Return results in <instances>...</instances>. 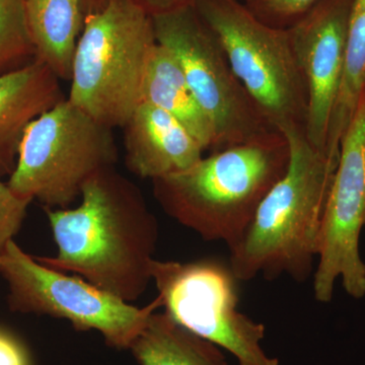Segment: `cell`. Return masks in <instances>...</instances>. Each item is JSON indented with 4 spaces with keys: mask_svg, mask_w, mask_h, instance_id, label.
I'll return each instance as SVG.
<instances>
[{
    "mask_svg": "<svg viewBox=\"0 0 365 365\" xmlns=\"http://www.w3.org/2000/svg\"><path fill=\"white\" fill-rule=\"evenodd\" d=\"M81 198L78 207L44 208L57 254L35 258L132 304L153 282L157 217L138 187L114 168L91 177Z\"/></svg>",
    "mask_w": 365,
    "mask_h": 365,
    "instance_id": "6da1fadb",
    "label": "cell"
},
{
    "mask_svg": "<svg viewBox=\"0 0 365 365\" xmlns=\"http://www.w3.org/2000/svg\"><path fill=\"white\" fill-rule=\"evenodd\" d=\"M282 133L289 143L287 172L262 200L242 237L228 247V266L237 280L287 275L304 282L318 259L327 199L340 155L314 148L304 129Z\"/></svg>",
    "mask_w": 365,
    "mask_h": 365,
    "instance_id": "7a4b0ae2",
    "label": "cell"
},
{
    "mask_svg": "<svg viewBox=\"0 0 365 365\" xmlns=\"http://www.w3.org/2000/svg\"><path fill=\"white\" fill-rule=\"evenodd\" d=\"M289 143L280 131L213 151L189 169L153 180L163 210L206 241L234 245L289 165Z\"/></svg>",
    "mask_w": 365,
    "mask_h": 365,
    "instance_id": "3957f363",
    "label": "cell"
},
{
    "mask_svg": "<svg viewBox=\"0 0 365 365\" xmlns=\"http://www.w3.org/2000/svg\"><path fill=\"white\" fill-rule=\"evenodd\" d=\"M157 44L151 14L139 0H103L85 16L67 98L98 123L122 128L143 103Z\"/></svg>",
    "mask_w": 365,
    "mask_h": 365,
    "instance_id": "277c9868",
    "label": "cell"
},
{
    "mask_svg": "<svg viewBox=\"0 0 365 365\" xmlns=\"http://www.w3.org/2000/svg\"><path fill=\"white\" fill-rule=\"evenodd\" d=\"M250 97L277 130L306 131L309 96L288 30L259 20L241 0H193Z\"/></svg>",
    "mask_w": 365,
    "mask_h": 365,
    "instance_id": "5b68a950",
    "label": "cell"
},
{
    "mask_svg": "<svg viewBox=\"0 0 365 365\" xmlns=\"http://www.w3.org/2000/svg\"><path fill=\"white\" fill-rule=\"evenodd\" d=\"M112 131L66 98L29 125L7 185L44 208H69L91 177L114 168Z\"/></svg>",
    "mask_w": 365,
    "mask_h": 365,
    "instance_id": "8992f818",
    "label": "cell"
},
{
    "mask_svg": "<svg viewBox=\"0 0 365 365\" xmlns=\"http://www.w3.org/2000/svg\"><path fill=\"white\" fill-rule=\"evenodd\" d=\"M150 14L157 42L177 60L212 123L215 144L211 153L279 131L250 97L193 4Z\"/></svg>",
    "mask_w": 365,
    "mask_h": 365,
    "instance_id": "52a82bcc",
    "label": "cell"
},
{
    "mask_svg": "<svg viewBox=\"0 0 365 365\" xmlns=\"http://www.w3.org/2000/svg\"><path fill=\"white\" fill-rule=\"evenodd\" d=\"M0 274L9 285L11 311L66 319L79 331H97L117 349H129L151 314L163 307L158 297L148 306H132L81 276L43 265L14 240L0 258Z\"/></svg>",
    "mask_w": 365,
    "mask_h": 365,
    "instance_id": "ba28073f",
    "label": "cell"
},
{
    "mask_svg": "<svg viewBox=\"0 0 365 365\" xmlns=\"http://www.w3.org/2000/svg\"><path fill=\"white\" fill-rule=\"evenodd\" d=\"M151 276L165 313L179 325L230 352L239 365H279L262 347L265 326L239 311L237 279L230 266L155 259Z\"/></svg>",
    "mask_w": 365,
    "mask_h": 365,
    "instance_id": "9c48e42d",
    "label": "cell"
},
{
    "mask_svg": "<svg viewBox=\"0 0 365 365\" xmlns=\"http://www.w3.org/2000/svg\"><path fill=\"white\" fill-rule=\"evenodd\" d=\"M365 227V88L340 143V157L319 235L314 299H333L338 280L355 299L365 297V262L360 237Z\"/></svg>",
    "mask_w": 365,
    "mask_h": 365,
    "instance_id": "30bf717a",
    "label": "cell"
},
{
    "mask_svg": "<svg viewBox=\"0 0 365 365\" xmlns=\"http://www.w3.org/2000/svg\"><path fill=\"white\" fill-rule=\"evenodd\" d=\"M354 0H319L287 29L306 79L309 107L306 136L327 150V137L344 66L348 24Z\"/></svg>",
    "mask_w": 365,
    "mask_h": 365,
    "instance_id": "8fae6325",
    "label": "cell"
},
{
    "mask_svg": "<svg viewBox=\"0 0 365 365\" xmlns=\"http://www.w3.org/2000/svg\"><path fill=\"white\" fill-rule=\"evenodd\" d=\"M125 163L141 179H160L189 169L203 158L193 135L169 113L143 102L122 127Z\"/></svg>",
    "mask_w": 365,
    "mask_h": 365,
    "instance_id": "7c38bea8",
    "label": "cell"
},
{
    "mask_svg": "<svg viewBox=\"0 0 365 365\" xmlns=\"http://www.w3.org/2000/svg\"><path fill=\"white\" fill-rule=\"evenodd\" d=\"M66 98L60 79L37 57L0 76V176L14 172L29 125Z\"/></svg>",
    "mask_w": 365,
    "mask_h": 365,
    "instance_id": "4fadbf2b",
    "label": "cell"
},
{
    "mask_svg": "<svg viewBox=\"0 0 365 365\" xmlns=\"http://www.w3.org/2000/svg\"><path fill=\"white\" fill-rule=\"evenodd\" d=\"M25 13L36 57L57 78L71 81L85 23L81 0H25Z\"/></svg>",
    "mask_w": 365,
    "mask_h": 365,
    "instance_id": "5bb4252c",
    "label": "cell"
},
{
    "mask_svg": "<svg viewBox=\"0 0 365 365\" xmlns=\"http://www.w3.org/2000/svg\"><path fill=\"white\" fill-rule=\"evenodd\" d=\"M143 102L169 113L193 135L204 151H212L215 129L191 91L172 53L157 44L146 69Z\"/></svg>",
    "mask_w": 365,
    "mask_h": 365,
    "instance_id": "9a60e30c",
    "label": "cell"
},
{
    "mask_svg": "<svg viewBox=\"0 0 365 365\" xmlns=\"http://www.w3.org/2000/svg\"><path fill=\"white\" fill-rule=\"evenodd\" d=\"M129 350L140 365H228L222 349L190 332L165 312L151 314Z\"/></svg>",
    "mask_w": 365,
    "mask_h": 365,
    "instance_id": "2e32d148",
    "label": "cell"
},
{
    "mask_svg": "<svg viewBox=\"0 0 365 365\" xmlns=\"http://www.w3.org/2000/svg\"><path fill=\"white\" fill-rule=\"evenodd\" d=\"M365 88V0H354L348 24L342 78L334 105L327 150L340 155V143Z\"/></svg>",
    "mask_w": 365,
    "mask_h": 365,
    "instance_id": "e0dca14e",
    "label": "cell"
},
{
    "mask_svg": "<svg viewBox=\"0 0 365 365\" xmlns=\"http://www.w3.org/2000/svg\"><path fill=\"white\" fill-rule=\"evenodd\" d=\"M36 58L25 13V0H0V76Z\"/></svg>",
    "mask_w": 365,
    "mask_h": 365,
    "instance_id": "ac0fdd59",
    "label": "cell"
},
{
    "mask_svg": "<svg viewBox=\"0 0 365 365\" xmlns=\"http://www.w3.org/2000/svg\"><path fill=\"white\" fill-rule=\"evenodd\" d=\"M319 0H250L249 9L264 23L274 28L289 29Z\"/></svg>",
    "mask_w": 365,
    "mask_h": 365,
    "instance_id": "d6986e66",
    "label": "cell"
},
{
    "mask_svg": "<svg viewBox=\"0 0 365 365\" xmlns=\"http://www.w3.org/2000/svg\"><path fill=\"white\" fill-rule=\"evenodd\" d=\"M32 201L16 195L7 182L0 181V258L20 230Z\"/></svg>",
    "mask_w": 365,
    "mask_h": 365,
    "instance_id": "ffe728a7",
    "label": "cell"
},
{
    "mask_svg": "<svg viewBox=\"0 0 365 365\" xmlns=\"http://www.w3.org/2000/svg\"><path fill=\"white\" fill-rule=\"evenodd\" d=\"M0 365H30L20 341L0 328Z\"/></svg>",
    "mask_w": 365,
    "mask_h": 365,
    "instance_id": "44dd1931",
    "label": "cell"
},
{
    "mask_svg": "<svg viewBox=\"0 0 365 365\" xmlns=\"http://www.w3.org/2000/svg\"><path fill=\"white\" fill-rule=\"evenodd\" d=\"M141 4L148 9L150 14H155L188 6L193 4V0H143Z\"/></svg>",
    "mask_w": 365,
    "mask_h": 365,
    "instance_id": "7402d4cb",
    "label": "cell"
},
{
    "mask_svg": "<svg viewBox=\"0 0 365 365\" xmlns=\"http://www.w3.org/2000/svg\"><path fill=\"white\" fill-rule=\"evenodd\" d=\"M241 1L245 2V4H248L250 0H241Z\"/></svg>",
    "mask_w": 365,
    "mask_h": 365,
    "instance_id": "603a6c76",
    "label": "cell"
}]
</instances>
